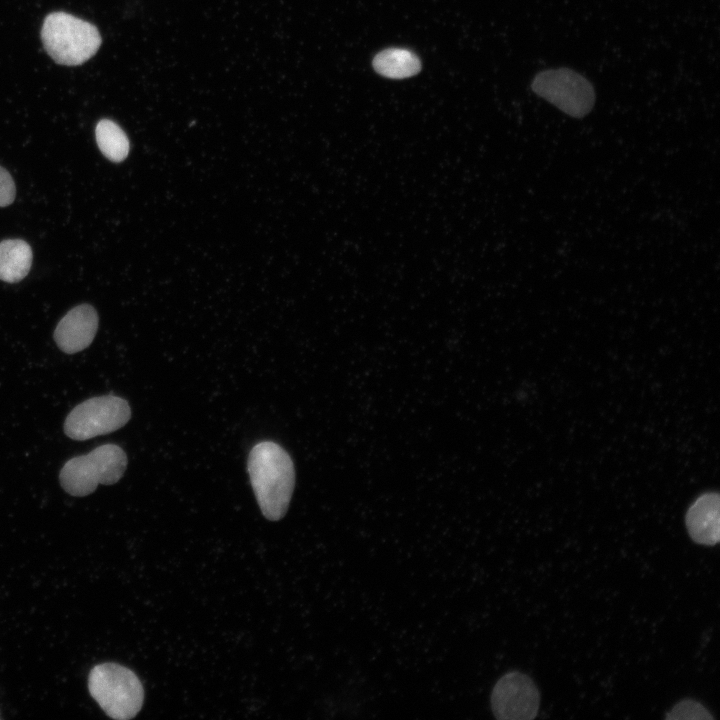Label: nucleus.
<instances>
[{
  "label": "nucleus",
  "instance_id": "39448f33",
  "mask_svg": "<svg viewBox=\"0 0 720 720\" xmlns=\"http://www.w3.org/2000/svg\"><path fill=\"white\" fill-rule=\"evenodd\" d=\"M531 88L538 96L575 118L586 116L595 103L592 84L569 68L548 69L538 73Z\"/></svg>",
  "mask_w": 720,
  "mask_h": 720
},
{
  "label": "nucleus",
  "instance_id": "f8f14e48",
  "mask_svg": "<svg viewBox=\"0 0 720 720\" xmlns=\"http://www.w3.org/2000/svg\"><path fill=\"white\" fill-rule=\"evenodd\" d=\"M96 142L103 155L113 162L123 161L129 153V140L125 132L109 119L100 120L95 128Z\"/></svg>",
  "mask_w": 720,
  "mask_h": 720
},
{
  "label": "nucleus",
  "instance_id": "f03ea898",
  "mask_svg": "<svg viewBox=\"0 0 720 720\" xmlns=\"http://www.w3.org/2000/svg\"><path fill=\"white\" fill-rule=\"evenodd\" d=\"M46 52L58 64L77 66L90 59L101 45L98 29L66 12L46 16L41 29Z\"/></svg>",
  "mask_w": 720,
  "mask_h": 720
},
{
  "label": "nucleus",
  "instance_id": "423d86ee",
  "mask_svg": "<svg viewBox=\"0 0 720 720\" xmlns=\"http://www.w3.org/2000/svg\"><path fill=\"white\" fill-rule=\"evenodd\" d=\"M131 417L129 404L114 395L93 397L77 405L66 417L65 434L87 440L123 427Z\"/></svg>",
  "mask_w": 720,
  "mask_h": 720
},
{
  "label": "nucleus",
  "instance_id": "6e6552de",
  "mask_svg": "<svg viewBox=\"0 0 720 720\" xmlns=\"http://www.w3.org/2000/svg\"><path fill=\"white\" fill-rule=\"evenodd\" d=\"M98 328L96 310L88 304L71 309L58 323L54 340L63 352L74 354L87 348Z\"/></svg>",
  "mask_w": 720,
  "mask_h": 720
},
{
  "label": "nucleus",
  "instance_id": "7ed1b4c3",
  "mask_svg": "<svg viewBox=\"0 0 720 720\" xmlns=\"http://www.w3.org/2000/svg\"><path fill=\"white\" fill-rule=\"evenodd\" d=\"M88 689L102 710L117 720L131 719L140 711L143 686L130 669L116 663H102L90 671Z\"/></svg>",
  "mask_w": 720,
  "mask_h": 720
},
{
  "label": "nucleus",
  "instance_id": "4468645a",
  "mask_svg": "<svg viewBox=\"0 0 720 720\" xmlns=\"http://www.w3.org/2000/svg\"><path fill=\"white\" fill-rule=\"evenodd\" d=\"M16 188L9 172L0 166V207L10 205L15 198Z\"/></svg>",
  "mask_w": 720,
  "mask_h": 720
},
{
  "label": "nucleus",
  "instance_id": "9b49d317",
  "mask_svg": "<svg viewBox=\"0 0 720 720\" xmlns=\"http://www.w3.org/2000/svg\"><path fill=\"white\" fill-rule=\"evenodd\" d=\"M372 65L378 74L391 79L408 78L421 70L418 56L403 48H388L379 52L374 57Z\"/></svg>",
  "mask_w": 720,
  "mask_h": 720
},
{
  "label": "nucleus",
  "instance_id": "ddd939ff",
  "mask_svg": "<svg viewBox=\"0 0 720 720\" xmlns=\"http://www.w3.org/2000/svg\"><path fill=\"white\" fill-rule=\"evenodd\" d=\"M665 718L668 720H711L713 716L700 702L683 699L672 707Z\"/></svg>",
  "mask_w": 720,
  "mask_h": 720
},
{
  "label": "nucleus",
  "instance_id": "f257e3e1",
  "mask_svg": "<svg viewBox=\"0 0 720 720\" xmlns=\"http://www.w3.org/2000/svg\"><path fill=\"white\" fill-rule=\"evenodd\" d=\"M247 469L262 514L268 520H280L289 507L295 485L291 457L277 443L263 441L251 449Z\"/></svg>",
  "mask_w": 720,
  "mask_h": 720
},
{
  "label": "nucleus",
  "instance_id": "9d476101",
  "mask_svg": "<svg viewBox=\"0 0 720 720\" xmlns=\"http://www.w3.org/2000/svg\"><path fill=\"white\" fill-rule=\"evenodd\" d=\"M32 264V250L21 239H6L0 243V279L14 283L22 280Z\"/></svg>",
  "mask_w": 720,
  "mask_h": 720
},
{
  "label": "nucleus",
  "instance_id": "20e7f679",
  "mask_svg": "<svg viewBox=\"0 0 720 720\" xmlns=\"http://www.w3.org/2000/svg\"><path fill=\"white\" fill-rule=\"evenodd\" d=\"M126 467L124 450L115 444H104L67 461L60 471L59 480L68 494L86 496L94 492L99 484L116 483Z\"/></svg>",
  "mask_w": 720,
  "mask_h": 720
},
{
  "label": "nucleus",
  "instance_id": "0eeeda50",
  "mask_svg": "<svg viewBox=\"0 0 720 720\" xmlns=\"http://www.w3.org/2000/svg\"><path fill=\"white\" fill-rule=\"evenodd\" d=\"M540 694L533 680L526 674L511 671L494 685L491 708L500 720H531L537 715Z\"/></svg>",
  "mask_w": 720,
  "mask_h": 720
},
{
  "label": "nucleus",
  "instance_id": "1a4fd4ad",
  "mask_svg": "<svg viewBox=\"0 0 720 720\" xmlns=\"http://www.w3.org/2000/svg\"><path fill=\"white\" fill-rule=\"evenodd\" d=\"M720 497L717 492L701 494L688 508L685 524L690 538L714 546L720 539Z\"/></svg>",
  "mask_w": 720,
  "mask_h": 720
}]
</instances>
